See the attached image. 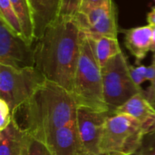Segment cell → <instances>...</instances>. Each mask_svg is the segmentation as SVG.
<instances>
[{
    "label": "cell",
    "instance_id": "1",
    "mask_svg": "<svg viewBox=\"0 0 155 155\" xmlns=\"http://www.w3.org/2000/svg\"><path fill=\"white\" fill-rule=\"evenodd\" d=\"M83 36L74 16H59L35 41V67L46 80L72 92Z\"/></svg>",
    "mask_w": 155,
    "mask_h": 155
},
{
    "label": "cell",
    "instance_id": "2",
    "mask_svg": "<svg viewBox=\"0 0 155 155\" xmlns=\"http://www.w3.org/2000/svg\"><path fill=\"white\" fill-rule=\"evenodd\" d=\"M77 107L71 92L46 80L14 117L27 134L45 143L54 132L76 121Z\"/></svg>",
    "mask_w": 155,
    "mask_h": 155
},
{
    "label": "cell",
    "instance_id": "3",
    "mask_svg": "<svg viewBox=\"0 0 155 155\" xmlns=\"http://www.w3.org/2000/svg\"><path fill=\"white\" fill-rule=\"evenodd\" d=\"M71 93L77 106L101 112L109 111L104 99L102 67L95 56L92 42L84 33Z\"/></svg>",
    "mask_w": 155,
    "mask_h": 155
},
{
    "label": "cell",
    "instance_id": "4",
    "mask_svg": "<svg viewBox=\"0 0 155 155\" xmlns=\"http://www.w3.org/2000/svg\"><path fill=\"white\" fill-rule=\"evenodd\" d=\"M146 132L142 124L126 114L111 113L100 141V155H134Z\"/></svg>",
    "mask_w": 155,
    "mask_h": 155
},
{
    "label": "cell",
    "instance_id": "5",
    "mask_svg": "<svg viewBox=\"0 0 155 155\" xmlns=\"http://www.w3.org/2000/svg\"><path fill=\"white\" fill-rule=\"evenodd\" d=\"M124 52L110 59L102 67L104 99L111 113L134 95L143 92V89L134 82Z\"/></svg>",
    "mask_w": 155,
    "mask_h": 155
},
{
    "label": "cell",
    "instance_id": "6",
    "mask_svg": "<svg viewBox=\"0 0 155 155\" xmlns=\"http://www.w3.org/2000/svg\"><path fill=\"white\" fill-rule=\"evenodd\" d=\"M45 81L35 67L15 69L0 64V99L9 105L14 116Z\"/></svg>",
    "mask_w": 155,
    "mask_h": 155
},
{
    "label": "cell",
    "instance_id": "7",
    "mask_svg": "<svg viewBox=\"0 0 155 155\" xmlns=\"http://www.w3.org/2000/svg\"><path fill=\"white\" fill-rule=\"evenodd\" d=\"M0 64L15 69L35 67V46L0 18Z\"/></svg>",
    "mask_w": 155,
    "mask_h": 155
},
{
    "label": "cell",
    "instance_id": "8",
    "mask_svg": "<svg viewBox=\"0 0 155 155\" xmlns=\"http://www.w3.org/2000/svg\"><path fill=\"white\" fill-rule=\"evenodd\" d=\"M111 112L85 106L77 107L76 124L84 155H100V141L105 121Z\"/></svg>",
    "mask_w": 155,
    "mask_h": 155
},
{
    "label": "cell",
    "instance_id": "9",
    "mask_svg": "<svg viewBox=\"0 0 155 155\" xmlns=\"http://www.w3.org/2000/svg\"><path fill=\"white\" fill-rule=\"evenodd\" d=\"M74 17L81 30L86 35L117 38V7L113 0L85 13H78Z\"/></svg>",
    "mask_w": 155,
    "mask_h": 155
},
{
    "label": "cell",
    "instance_id": "10",
    "mask_svg": "<svg viewBox=\"0 0 155 155\" xmlns=\"http://www.w3.org/2000/svg\"><path fill=\"white\" fill-rule=\"evenodd\" d=\"M45 144L54 155H84L76 121L54 132Z\"/></svg>",
    "mask_w": 155,
    "mask_h": 155
},
{
    "label": "cell",
    "instance_id": "11",
    "mask_svg": "<svg viewBox=\"0 0 155 155\" xmlns=\"http://www.w3.org/2000/svg\"><path fill=\"white\" fill-rule=\"evenodd\" d=\"M143 93L129 99L114 113L131 115L142 124L146 134H148L155 131V108L144 97Z\"/></svg>",
    "mask_w": 155,
    "mask_h": 155
},
{
    "label": "cell",
    "instance_id": "12",
    "mask_svg": "<svg viewBox=\"0 0 155 155\" xmlns=\"http://www.w3.org/2000/svg\"><path fill=\"white\" fill-rule=\"evenodd\" d=\"M34 19L35 41L60 16L62 0H28Z\"/></svg>",
    "mask_w": 155,
    "mask_h": 155
},
{
    "label": "cell",
    "instance_id": "13",
    "mask_svg": "<svg viewBox=\"0 0 155 155\" xmlns=\"http://www.w3.org/2000/svg\"><path fill=\"white\" fill-rule=\"evenodd\" d=\"M122 32L124 33L125 47L134 56L135 64H140L147 54L152 51L153 26L147 25L123 30Z\"/></svg>",
    "mask_w": 155,
    "mask_h": 155
},
{
    "label": "cell",
    "instance_id": "14",
    "mask_svg": "<svg viewBox=\"0 0 155 155\" xmlns=\"http://www.w3.org/2000/svg\"><path fill=\"white\" fill-rule=\"evenodd\" d=\"M28 135L13 116L10 124L0 130V155H21Z\"/></svg>",
    "mask_w": 155,
    "mask_h": 155
},
{
    "label": "cell",
    "instance_id": "15",
    "mask_svg": "<svg viewBox=\"0 0 155 155\" xmlns=\"http://www.w3.org/2000/svg\"><path fill=\"white\" fill-rule=\"evenodd\" d=\"M86 35L92 42L95 56L101 67H103L110 59L123 52L117 38L100 35Z\"/></svg>",
    "mask_w": 155,
    "mask_h": 155
},
{
    "label": "cell",
    "instance_id": "16",
    "mask_svg": "<svg viewBox=\"0 0 155 155\" xmlns=\"http://www.w3.org/2000/svg\"><path fill=\"white\" fill-rule=\"evenodd\" d=\"M22 26L23 36L30 44L35 42L32 9L28 0H10Z\"/></svg>",
    "mask_w": 155,
    "mask_h": 155
},
{
    "label": "cell",
    "instance_id": "17",
    "mask_svg": "<svg viewBox=\"0 0 155 155\" xmlns=\"http://www.w3.org/2000/svg\"><path fill=\"white\" fill-rule=\"evenodd\" d=\"M0 18L3 19L15 33L23 36V30L20 20L10 0H0Z\"/></svg>",
    "mask_w": 155,
    "mask_h": 155
},
{
    "label": "cell",
    "instance_id": "18",
    "mask_svg": "<svg viewBox=\"0 0 155 155\" xmlns=\"http://www.w3.org/2000/svg\"><path fill=\"white\" fill-rule=\"evenodd\" d=\"M21 155H54L49 148L43 143L42 142L38 141L37 139L34 138L30 134L26 140L25 147L22 151Z\"/></svg>",
    "mask_w": 155,
    "mask_h": 155
},
{
    "label": "cell",
    "instance_id": "19",
    "mask_svg": "<svg viewBox=\"0 0 155 155\" xmlns=\"http://www.w3.org/2000/svg\"><path fill=\"white\" fill-rule=\"evenodd\" d=\"M134 155H155V131L144 135L140 148Z\"/></svg>",
    "mask_w": 155,
    "mask_h": 155
},
{
    "label": "cell",
    "instance_id": "20",
    "mask_svg": "<svg viewBox=\"0 0 155 155\" xmlns=\"http://www.w3.org/2000/svg\"><path fill=\"white\" fill-rule=\"evenodd\" d=\"M82 0H62L60 16H75L79 13Z\"/></svg>",
    "mask_w": 155,
    "mask_h": 155
},
{
    "label": "cell",
    "instance_id": "21",
    "mask_svg": "<svg viewBox=\"0 0 155 155\" xmlns=\"http://www.w3.org/2000/svg\"><path fill=\"white\" fill-rule=\"evenodd\" d=\"M130 74L131 76L135 83V84L139 87H142V84L146 81V71H147V66L143 64H136L134 65H130Z\"/></svg>",
    "mask_w": 155,
    "mask_h": 155
},
{
    "label": "cell",
    "instance_id": "22",
    "mask_svg": "<svg viewBox=\"0 0 155 155\" xmlns=\"http://www.w3.org/2000/svg\"><path fill=\"white\" fill-rule=\"evenodd\" d=\"M13 119V114L9 105L0 99V130L5 128Z\"/></svg>",
    "mask_w": 155,
    "mask_h": 155
},
{
    "label": "cell",
    "instance_id": "23",
    "mask_svg": "<svg viewBox=\"0 0 155 155\" xmlns=\"http://www.w3.org/2000/svg\"><path fill=\"white\" fill-rule=\"evenodd\" d=\"M111 1L112 0H82L79 8V13H85L93 8L105 5Z\"/></svg>",
    "mask_w": 155,
    "mask_h": 155
},
{
    "label": "cell",
    "instance_id": "24",
    "mask_svg": "<svg viewBox=\"0 0 155 155\" xmlns=\"http://www.w3.org/2000/svg\"><path fill=\"white\" fill-rule=\"evenodd\" d=\"M153 62L155 64V52L153 53ZM143 94L155 108V81L151 83V84L143 90Z\"/></svg>",
    "mask_w": 155,
    "mask_h": 155
},
{
    "label": "cell",
    "instance_id": "25",
    "mask_svg": "<svg viewBox=\"0 0 155 155\" xmlns=\"http://www.w3.org/2000/svg\"><path fill=\"white\" fill-rule=\"evenodd\" d=\"M146 81L153 83L155 81V64L152 62V64L147 66V71H146Z\"/></svg>",
    "mask_w": 155,
    "mask_h": 155
},
{
    "label": "cell",
    "instance_id": "26",
    "mask_svg": "<svg viewBox=\"0 0 155 155\" xmlns=\"http://www.w3.org/2000/svg\"><path fill=\"white\" fill-rule=\"evenodd\" d=\"M147 21H148V25L155 26V8H153L147 15Z\"/></svg>",
    "mask_w": 155,
    "mask_h": 155
},
{
    "label": "cell",
    "instance_id": "27",
    "mask_svg": "<svg viewBox=\"0 0 155 155\" xmlns=\"http://www.w3.org/2000/svg\"><path fill=\"white\" fill-rule=\"evenodd\" d=\"M153 45H152V52H155V26H153Z\"/></svg>",
    "mask_w": 155,
    "mask_h": 155
},
{
    "label": "cell",
    "instance_id": "28",
    "mask_svg": "<svg viewBox=\"0 0 155 155\" xmlns=\"http://www.w3.org/2000/svg\"><path fill=\"white\" fill-rule=\"evenodd\" d=\"M153 1H154V2H155V0H153Z\"/></svg>",
    "mask_w": 155,
    "mask_h": 155
}]
</instances>
